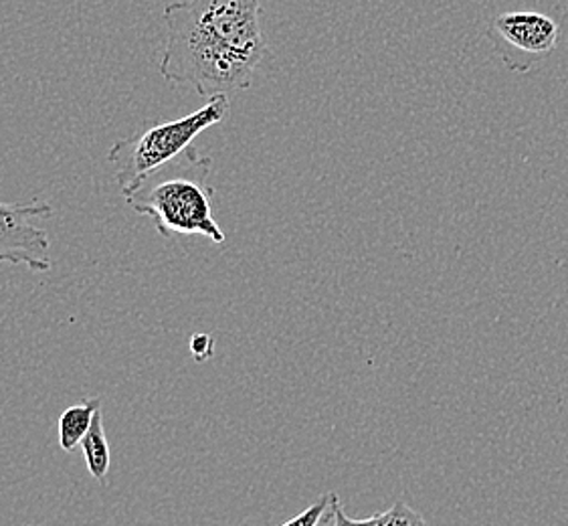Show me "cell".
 <instances>
[{
  "label": "cell",
  "mask_w": 568,
  "mask_h": 526,
  "mask_svg": "<svg viewBox=\"0 0 568 526\" xmlns=\"http://www.w3.org/2000/svg\"><path fill=\"white\" fill-rule=\"evenodd\" d=\"M213 161L189 149L179 159L146 174L125 195L138 215L149 218L162 237L203 235L225 243L227 235L213 218L215 189L209 183Z\"/></svg>",
  "instance_id": "cell-2"
},
{
  "label": "cell",
  "mask_w": 568,
  "mask_h": 526,
  "mask_svg": "<svg viewBox=\"0 0 568 526\" xmlns=\"http://www.w3.org/2000/svg\"><path fill=\"white\" fill-rule=\"evenodd\" d=\"M191 353L196 363H205L215 353V341L209 334H193L191 336Z\"/></svg>",
  "instance_id": "cell-10"
},
{
  "label": "cell",
  "mask_w": 568,
  "mask_h": 526,
  "mask_svg": "<svg viewBox=\"0 0 568 526\" xmlns=\"http://www.w3.org/2000/svg\"><path fill=\"white\" fill-rule=\"evenodd\" d=\"M102 409V399L100 397H90L81 399L80 403L71 405L59 417V447L63 452H75L81 446V439L90 432L91 424L95 413Z\"/></svg>",
  "instance_id": "cell-7"
},
{
  "label": "cell",
  "mask_w": 568,
  "mask_h": 526,
  "mask_svg": "<svg viewBox=\"0 0 568 526\" xmlns=\"http://www.w3.org/2000/svg\"><path fill=\"white\" fill-rule=\"evenodd\" d=\"M262 0H181L164 7L160 75L203 98L247 90L267 55Z\"/></svg>",
  "instance_id": "cell-1"
},
{
  "label": "cell",
  "mask_w": 568,
  "mask_h": 526,
  "mask_svg": "<svg viewBox=\"0 0 568 526\" xmlns=\"http://www.w3.org/2000/svg\"><path fill=\"white\" fill-rule=\"evenodd\" d=\"M53 215L45 201L0 203V263L24 265L33 272L51 270V241L37 223Z\"/></svg>",
  "instance_id": "cell-5"
},
{
  "label": "cell",
  "mask_w": 568,
  "mask_h": 526,
  "mask_svg": "<svg viewBox=\"0 0 568 526\" xmlns=\"http://www.w3.org/2000/svg\"><path fill=\"white\" fill-rule=\"evenodd\" d=\"M329 520L332 526H432L423 515H419L409 504L398 500L387 510L376 513L368 518H353L346 515L341 498L334 494L332 508H329Z\"/></svg>",
  "instance_id": "cell-6"
},
{
  "label": "cell",
  "mask_w": 568,
  "mask_h": 526,
  "mask_svg": "<svg viewBox=\"0 0 568 526\" xmlns=\"http://www.w3.org/2000/svg\"><path fill=\"white\" fill-rule=\"evenodd\" d=\"M231 103L227 93H219L206 100L193 114L172 122L156 124L138 132L134 136L118 140L108 152V161L114 164L115 183L122 195H128L146 174L179 159L209 128L227 118Z\"/></svg>",
  "instance_id": "cell-3"
},
{
  "label": "cell",
  "mask_w": 568,
  "mask_h": 526,
  "mask_svg": "<svg viewBox=\"0 0 568 526\" xmlns=\"http://www.w3.org/2000/svg\"><path fill=\"white\" fill-rule=\"evenodd\" d=\"M332 498H334V493L322 494L316 503L310 504L306 510H302L300 515L290 518V520L282 526H320V523H322L326 516H329Z\"/></svg>",
  "instance_id": "cell-9"
},
{
  "label": "cell",
  "mask_w": 568,
  "mask_h": 526,
  "mask_svg": "<svg viewBox=\"0 0 568 526\" xmlns=\"http://www.w3.org/2000/svg\"><path fill=\"white\" fill-rule=\"evenodd\" d=\"M558 27L548 14L535 11L501 12L489 23V41L511 71H528L557 47Z\"/></svg>",
  "instance_id": "cell-4"
},
{
  "label": "cell",
  "mask_w": 568,
  "mask_h": 526,
  "mask_svg": "<svg viewBox=\"0 0 568 526\" xmlns=\"http://www.w3.org/2000/svg\"><path fill=\"white\" fill-rule=\"evenodd\" d=\"M81 449H83V458H85V466H88L91 478L105 484L110 466H112V452H110V444L105 437L102 409L95 413L90 432L81 439Z\"/></svg>",
  "instance_id": "cell-8"
}]
</instances>
